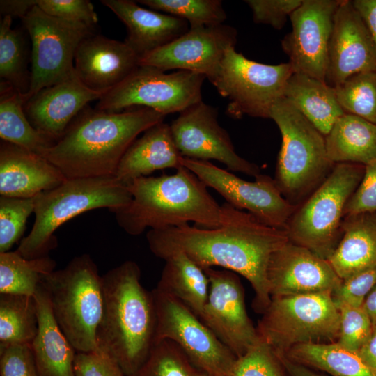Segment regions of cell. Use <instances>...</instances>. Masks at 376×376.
<instances>
[{
	"mask_svg": "<svg viewBox=\"0 0 376 376\" xmlns=\"http://www.w3.org/2000/svg\"><path fill=\"white\" fill-rule=\"evenodd\" d=\"M221 223L215 228L187 224L150 229L146 234L149 248L163 260L182 252L203 270L221 267L239 274L254 291V310L263 313L271 302L269 262L272 255L289 241L287 233L264 224L228 203L221 205Z\"/></svg>",
	"mask_w": 376,
	"mask_h": 376,
	"instance_id": "cell-1",
	"label": "cell"
},
{
	"mask_svg": "<svg viewBox=\"0 0 376 376\" xmlns=\"http://www.w3.org/2000/svg\"><path fill=\"white\" fill-rule=\"evenodd\" d=\"M165 117L148 107L112 112L88 105L42 156L66 179L115 175L138 135Z\"/></svg>",
	"mask_w": 376,
	"mask_h": 376,
	"instance_id": "cell-2",
	"label": "cell"
},
{
	"mask_svg": "<svg viewBox=\"0 0 376 376\" xmlns=\"http://www.w3.org/2000/svg\"><path fill=\"white\" fill-rule=\"evenodd\" d=\"M140 279L141 269L132 260L102 276L104 308L97 345L117 361L125 376L136 375L155 341V303Z\"/></svg>",
	"mask_w": 376,
	"mask_h": 376,
	"instance_id": "cell-3",
	"label": "cell"
},
{
	"mask_svg": "<svg viewBox=\"0 0 376 376\" xmlns=\"http://www.w3.org/2000/svg\"><path fill=\"white\" fill-rule=\"evenodd\" d=\"M207 187L185 166L171 175L140 177L128 185L130 203L113 214L119 226L131 235H139L147 228L189 222L201 228H215L221 223V205Z\"/></svg>",
	"mask_w": 376,
	"mask_h": 376,
	"instance_id": "cell-4",
	"label": "cell"
},
{
	"mask_svg": "<svg viewBox=\"0 0 376 376\" xmlns=\"http://www.w3.org/2000/svg\"><path fill=\"white\" fill-rule=\"evenodd\" d=\"M131 201L128 186L115 175L66 179L35 197L32 229L17 251L26 259L47 256L58 244L55 231L67 221L99 208L113 213Z\"/></svg>",
	"mask_w": 376,
	"mask_h": 376,
	"instance_id": "cell-5",
	"label": "cell"
},
{
	"mask_svg": "<svg viewBox=\"0 0 376 376\" xmlns=\"http://www.w3.org/2000/svg\"><path fill=\"white\" fill-rule=\"evenodd\" d=\"M40 285L54 317L77 352L97 349V331L104 308L102 276L88 254L45 275Z\"/></svg>",
	"mask_w": 376,
	"mask_h": 376,
	"instance_id": "cell-6",
	"label": "cell"
},
{
	"mask_svg": "<svg viewBox=\"0 0 376 376\" xmlns=\"http://www.w3.org/2000/svg\"><path fill=\"white\" fill-rule=\"evenodd\" d=\"M269 118L282 141L274 181L283 197L299 205L329 175L334 166L328 158L325 137L285 97L272 107Z\"/></svg>",
	"mask_w": 376,
	"mask_h": 376,
	"instance_id": "cell-7",
	"label": "cell"
},
{
	"mask_svg": "<svg viewBox=\"0 0 376 376\" xmlns=\"http://www.w3.org/2000/svg\"><path fill=\"white\" fill-rule=\"evenodd\" d=\"M364 169L359 164H335L326 179L290 217L285 228L289 241L327 260L341 237L345 205Z\"/></svg>",
	"mask_w": 376,
	"mask_h": 376,
	"instance_id": "cell-8",
	"label": "cell"
},
{
	"mask_svg": "<svg viewBox=\"0 0 376 376\" xmlns=\"http://www.w3.org/2000/svg\"><path fill=\"white\" fill-rule=\"evenodd\" d=\"M339 324L331 293H311L272 297L257 331L260 338L282 356L297 345L336 342Z\"/></svg>",
	"mask_w": 376,
	"mask_h": 376,
	"instance_id": "cell-9",
	"label": "cell"
},
{
	"mask_svg": "<svg viewBox=\"0 0 376 376\" xmlns=\"http://www.w3.org/2000/svg\"><path fill=\"white\" fill-rule=\"evenodd\" d=\"M293 72L289 62L264 64L251 61L230 47L211 83L221 96L229 100L226 111L232 117L240 118L247 115L269 118L272 106L283 97Z\"/></svg>",
	"mask_w": 376,
	"mask_h": 376,
	"instance_id": "cell-10",
	"label": "cell"
},
{
	"mask_svg": "<svg viewBox=\"0 0 376 376\" xmlns=\"http://www.w3.org/2000/svg\"><path fill=\"white\" fill-rule=\"evenodd\" d=\"M31 42V78L26 102L40 90L75 73L74 60L81 42L94 33L86 24L52 17L37 5L22 19Z\"/></svg>",
	"mask_w": 376,
	"mask_h": 376,
	"instance_id": "cell-11",
	"label": "cell"
},
{
	"mask_svg": "<svg viewBox=\"0 0 376 376\" xmlns=\"http://www.w3.org/2000/svg\"><path fill=\"white\" fill-rule=\"evenodd\" d=\"M205 76L178 70L166 74L154 67L139 65L127 79L104 94L95 108L119 112L134 107H148L164 116L180 113L202 100Z\"/></svg>",
	"mask_w": 376,
	"mask_h": 376,
	"instance_id": "cell-12",
	"label": "cell"
},
{
	"mask_svg": "<svg viewBox=\"0 0 376 376\" xmlns=\"http://www.w3.org/2000/svg\"><path fill=\"white\" fill-rule=\"evenodd\" d=\"M156 314L155 343H175L199 369L210 376L231 375L237 357L189 308L159 291H152Z\"/></svg>",
	"mask_w": 376,
	"mask_h": 376,
	"instance_id": "cell-13",
	"label": "cell"
},
{
	"mask_svg": "<svg viewBox=\"0 0 376 376\" xmlns=\"http://www.w3.org/2000/svg\"><path fill=\"white\" fill-rule=\"evenodd\" d=\"M182 165L207 187L216 190L226 203L246 210L267 226L285 230L290 217L298 207L283 197L274 179L268 175L260 174L251 182L209 161L183 157Z\"/></svg>",
	"mask_w": 376,
	"mask_h": 376,
	"instance_id": "cell-14",
	"label": "cell"
},
{
	"mask_svg": "<svg viewBox=\"0 0 376 376\" xmlns=\"http://www.w3.org/2000/svg\"><path fill=\"white\" fill-rule=\"evenodd\" d=\"M217 109L202 100L180 113L170 125L175 144L183 157L217 160L228 170L256 178L260 169L240 157L230 137L218 123Z\"/></svg>",
	"mask_w": 376,
	"mask_h": 376,
	"instance_id": "cell-15",
	"label": "cell"
},
{
	"mask_svg": "<svg viewBox=\"0 0 376 376\" xmlns=\"http://www.w3.org/2000/svg\"><path fill=\"white\" fill-rule=\"evenodd\" d=\"M210 287L201 320L238 358L260 340L249 318L243 287L236 273L204 269Z\"/></svg>",
	"mask_w": 376,
	"mask_h": 376,
	"instance_id": "cell-16",
	"label": "cell"
},
{
	"mask_svg": "<svg viewBox=\"0 0 376 376\" xmlns=\"http://www.w3.org/2000/svg\"><path fill=\"white\" fill-rule=\"evenodd\" d=\"M342 0H303L290 15L292 31L281 41L293 72L325 81L335 13Z\"/></svg>",
	"mask_w": 376,
	"mask_h": 376,
	"instance_id": "cell-17",
	"label": "cell"
},
{
	"mask_svg": "<svg viewBox=\"0 0 376 376\" xmlns=\"http://www.w3.org/2000/svg\"><path fill=\"white\" fill-rule=\"evenodd\" d=\"M237 31L231 26L190 28L171 42L140 58L139 65L200 73L211 82L218 75L226 51L235 47Z\"/></svg>",
	"mask_w": 376,
	"mask_h": 376,
	"instance_id": "cell-18",
	"label": "cell"
},
{
	"mask_svg": "<svg viewBox=\"0 0 376 376\" xmlns=\"http://www.w3.org/2000/svg\"><path fill=\"white\" fill-rule=\"evenodd\" d=\"M369 71H376V45L352 1L342 0L334 17L325 82L335 88Z\"/></svg>",
	"mask_w": 376,
	"mask_h": 376,
	"instance_id": "cell-19",
	"label": "cell"
},
{
	"mask_svg": "<svg viewBox=\"0 0 376 376\" xmlns=\"http://www.w3.org/2000/svg\"><path fill=\"white\" fill-rule=\"evenodd\" d=\"M267 281L272 297L332 292L342 279L327 260L288 241L271 256Z\"/></svg>",
	"mask_w": 376,
	"mask_h": 376,
	"instance_id": "cell-20",
	"label": "cell"
},
{
	"mask_svg": "<svg viewBox=\"0 0 376 376\" xmlns=\"http://www.w3.org/2000/svg\"><path fill=\"white\" fill-rule=\"evenodd\" d=\"M139 61L125 41L93 33L78 46L74 68L86 87L104 95L127 79L139 66Z\"/></svg>",
	"mask_w": 376,
	"mask_h": 376,
	"instance_id": "cell-21",
	"label": "cell"
},
{
	"mask_svg": "<svg viewBox=\"0 0 376 376\" xmlns=\"http://www.w3.org/2000/svg\"><path fill=\"white\" fill-rule=\"evenodd\" d=\"M102 95L86 87L75 72L30 97L24 104V111L36 129L56 141L88 104Z\"/></svg>",
	"mask_w": 376,
	"mask_h": 376,
	"instance_id": "cell-22",
	"label": "cell"
},
{
	"mask_svg": "<svg viewBox=\"0 0 376 376\" xmlns=\"http://www.w3.org/2000/svg\"><path fill=\"white\" fill-rule=\"evenodd\" d=\"M66 178L42 155L3 141L0 145V195L33 198Z\"/></svg>",
	"mask_w": 376,
	"mask_h": 376,
	"instance_id": "cell-23",
	"label": "cell"
},
{
	"mask_svg": "<svg viewBox=\"0 0 376 376\" xmlns=\"http://www.w3.org/2000/svg\"><path fill=\"white\" fill-rule=\"evenodd\" d=\"M125 24V41L142 57L174 41L190 29L180 17L146 9L130 0H102Z\"/></svg>",
	"mask_w": 376,
	"mask_h": 376,
	"instance_id": "cell-24",
	"label": "cell"
},
{
	"mask_svg": "<svg viewBox=\"0 0 376 376\" xmlns=\"http://www.w3.org/2000/svg\"><path fill=\"white\" fill-rule=\"evenodd\" d=\"M183 157L178 150L170 125L164 121L148 128L124 154L115 176L127 186L135 179L152 172L182 167Z\"/></svg>",
	"mask_w": 376,
	"mask_h": 376,
	"instance_id": "cell-25",
	"label": "cell"
},
{
	"mask_svg": "<svg viewBox=\"0 0 376 376\" xmlns=\"http://www.w3.org/2000/svg\"><path fill=\"white\" fill-rule=\"evenodd\" d=\"M38 326L31 344L39 376H74L76 350L57 324L42 286L34 295Z\"/></svg>",
	"mask_w": 376,
	"mask_h": 376,
	"instance_id": "cell-26",
	"label": "cell"
},
{
	"mask_svg": "<svg viewBox=\"0 0 376 376\" xmlns=\"http://www.w3.org/2000/svg\"><path fill=\"white\" fill-rule=\"evenodd\" d=\"M342 235L327 259L342 279L376 268V212L345 216Z\"/></svg>",
	"mask_w": 376,
	"mask_h": 376,
	"instance_id": "cell-27",
	"label": "cell"
},
{
	"mask_svg": "<svg viewBox=\"0 0 376 376\" xmlns=\"http://www.w3.org/2000/svg\"><path fill=\"white\" fill-rule=\"evenodd\" d=\"M283 97L324 136L345 113L334 88L304 74L293 72L285 85Z\"/></svg>",
	"mask_w": 376,
	"mask_h": 376,
	"instance_id": "cell-28",
	"label": "cell"
},
{
	"mask_svg": "<svg viewBox=\"0 0 376 376\" xmlns=\"http://www.w3.org/2000/svg\"><path fill=\"white\" fill-rule=\"evenodd\" d=\"M324 137L328 158L334 164L366 166L376 159V125L359 116L344 113Z\"/></svg>",
	"mask_w": 376,
	"mask_h": 376,
	"instance_id": "cell-29",
	"label": "cell"
},
{
	"mask_svg": "<svg viewBox=\"0 0 376 376\" xmlns=\"http://www.w3.org/2000/svg\"><path fill=\"white\" fill-rule=\"evenodd\" d=\"M156 288L178 299L200 318L210 283L205 271L182 252L166 258Z\"/></svg>",
	"mask_w": 376,
	"mask_h": 376,
	"instance_id": "cell-30",
	"label": "cell"
},
{
	"mask_svg": "<svg viewBox=\"0 0 376 376\" xmlns=\"http://www.w3.org/2000/svg\"><path fill=\"white\" fill-rule=\"evenodd\" d=\"M25 97L6 81L1 82L0 136L29 151L42 155L56 142L36 129L24 111Z\"/></svg>",
	"mask_w": 376,
	"mask_h": 376,
	"instance_id": "cell-31",
	"label": "cell"
},
{
	"mask_svg": "<svg viewBox=\"0 0 376 376\" xmlns=\"http://www.w3.org/2000/svg\"><path fill=\"white\" fill-rule=\"evenodd\" d=\"M285 356L306 366L314 367L332 376H376L357 352L338 343H304L292 347Z\"/></svg>",
	"mask_w": 376,
	"mask_h": 376,
	"instance_id": "cell-32",
	"label": "cell"
},
{
	"mask_svg": "<svg viewBox=\"0 0 376 376\" xmlns=\"http://www.w3.org/2000/svg\"><path fill=\"white\" fill-rule=\"evenodd\" d=\"M38 326L34 296L0 295V348L15 344L31 345Z\"/></svg>",
	"mask_w": 376,
	"mask_h": 376,
	"instance_id": "cell-33",
	"label": "cell"
},
{
	"mask_svg": "<svg viewBox=\"0 0 376 376\" xmlns=\"http://www.w3.org/2000/svg\"><path fill=\"white\" fill-rule=\"evenodd\" d=\"M55 267L49 256L26 259L17 250L0 253V294L34 296L42 278Z\"/></svg>",
	"mask_w": 376,
	"mask_h": 376,
	"instance_id": "cell-34",
	"label": "cell"
},
{
	"mask_svg": "<svg viewBox=\"0 0 376 376\" xmlns=\"http://www.w3.org/2000/svg\"><path fill=\"white\" fill-rule=\"evenodd\" d=\"M12 17L4 16L0 22V77L25 96L30 86L31 62L23 33L11 27Z\"/></svg>",
	"mask_w": 376,
	"mask_h": 376,
	"instance_id": "cell-35",
	"label": "cell"
},
{
	"mask_svg": "<svg viewBox=\"0 0 376 376\" xmlns=\"http://www.w3.org/2000/svg\"><path fill=\"white\" fill-rule=\"evenodd\" d=\"M334 88L345 113L376 125V71L354 75Z\"/></svg>",
	"mask_w": 376,
	"mask_h": 376,
	"instance_id": "cell-36",
	"label": "cell"
},
{
	"mask_svg": "<svg viewBox=\"0 0 376 376\" xmlns=\"http://www.w3.org/2000/svg\"><path fill=\"white\" fill-rule=\"evenodd\" d=\"M139 3L186 20L190 28L222 24L226 13L220 0H139Z\"/></svg>",
	"mask_w": 376,
	"mask_h": 376,
	"instance_id": "cell-37",
	"label": "cell"
},
{
	"mask_svg": "<svg viewBox=\"0 0 376 376\" xmlns=\"http://www.w3.org/2000/svg\"><path fill=\"white\" fill-rule=\"evenodd\" d=\"M135 376H210L197 368L173 341L155 343L151 352Z\"/></svg>",
	"mask_w": 376,
	"mask_h": 376,
	"instance_id": "cell-38",
	"label": "cell"
},
{
	"mask_svg": "<svg viewBox=\"0 0 376 376\" xmlns=\"http://www.w3.org/2000/svg\"><path fill=\"white\" fill-rule=\"evenodd\" d=\"M34 209L35 197H0V253L9 251L21 239Z\"/></svg>",
	"mask_w": 376,
	"mask_h": 376,
	"instance_id": "cell-39",
	"label": "cell"
},
{
	"mask_svg": "<svg viewBox=\"0 0 376 376\" xmlns=\"http://www.w3.org/2000/svg\"><path fill=\"white\" fill-rule=\"evenodd\" d=\"M279 358L261 339L237 358L230 376H283Z\"/></svg>",
	"mask_w": 376,
	"mask_h": 376,
	"instance_id": "cell-40",
	"label": "cell"
},
{
	"mask_svg": "<svg viewBox=\"0 0 376 376\" xmlns=\"http://www.w3.org/2000/svg\"><path fill=\"white\" fill-rule=\"evenodd\" d=\"M339 333L336 343L357 352L367 340L373 330V324L362 307L340 306Z\"/></svg>",
	"mask_w": 376,
	"mask_h": 376,
	"instance_id": "cell-41",
	"label": "cell"
},
{
	"mask_svg": "<svg viewBox=\"0 0 376 376\" xmlns=\"http://www.w3.org/2000/svg\"><path fill=\"white\" fill-rule=\"evenodd\" d=\"M376 285V268L355 274L342 280L332 292L336 307L349 306L361 307L366 297Z\"/></svg>",
	"mask_w": 376,
	"mask_h": 376,
	"instance_id": "cell-42",
	"label": "cell"
},
{
	"mask_svg": "<svg viewBox=\"0 0 376 376\" xmlns=\"http://www.w3.org/2000/svg\"><path fill=\"white\" fill-rule=\"evenodd\" d=\"M37 6L52 17L95 26L98 17L88 0H38Z\"/></svg>",
	"mask_w": 376,
	"mask_h": 376,
	"instance_id": "cell-43",
	"label": "cell"
},
{
	"mask_svg": "<svg viewBox=\"0 0 376 376\" xmlns=\"http://www.w3.org/2000/svg\"><path fill=\"white\" fill-rule=\"evenodd\" d=\"M303 0H246L252 10L255 23L282 29L288 17L301 4Z\"/></svg>",
	"mask_w": 376,
	"mask_h": 376,
	"instance_id": "cell-44",
	"label": "cell"
},
{
	"mask_svg": "<svg viewBox=\"0 0 376 376\" xmlns=\"http://www.w3.org/2000/svg\"><path fill=\"white\" fill-rule=\"evenodd\" d=\"M1 376H39L30 344L0 348Z\"/></svg>",
	"mask_w": 376,
	"mask_h": 376,
	"instance_id": "cell-45",
	"label": "cell"
},
{
	"mask_svg": "<svg viewBox=\"0 0 376 376\" xmlns=\"http://www.w3.org/2000/svg\"><path fill=\"white\" fill-rule=\"evenodd\" d=\"M74 376H125L117 361L97 347L89 352H77Z\"/></svg>",
	"mask_w": 376,
	"mask_h": 376,
	"instance_id": "cell-46",
	"label": "cell"
},
{
	"mask_svg": "<svg viewBox=\"0 0 376 376\" xmlns=\"http://www.w3.org/2000/svg\"><path fill=\"white\" fill-rule=\"evenodd\" d=\"M363 212H376V159L365 166L363 178L345 205L344 217Z\"/></svg>",
	"mask_w": 376,
	"mask_h": 376,
	"instance_id": "cell-47",
	"label": "cell"
},
{
	"mask_svg": "<svg viewBox=\"0 0 376 376\" xmlns=\"http://www.w3.org/2000/svg\"><path fill=\"white\" fill-rule=\"evenodd\" d=\"M376 45V0L352 1Z\"/></svg>",
	"mask_w": 376,
	"mask_h": 376,
	"instance_id": "cell-48",
	"label": "cell"
},
{
	"mask_svg": "<svg viewBox=\"0 0 376 376\" xmlns=\"http://www.w3.org/2000/svg\"><path fill=\"white\" fill-rule=\"evenodd\" d=\"M38 4V0H1V14L4 16L24 17L28 12Z\"/></svg>",
	"mask_w": 376,
	"mask_h": 376,
	"instance_id": "cell-49",
	"label": "cell"
},
{
	"mask_svg": "<svg viewBox=\"0 0 376 376\" xmlns=\"http://www.w3.org/2000/svg\"><path fill=\"white\" fill-rule=\"evenodd\" d=\"M363 361L376 373V327L373 330L367 340L357 351Z\"/></svg>",
	"mask_w": 376,
	"mask_h": 376,
	"instance_id": "cell-50",
	"label": "cell"
},
{
	"mask_svg": "<svg viewBox=\"0 0 376 376\" xmlns=\"http://www.w3.org/2000/svg\"><path fill=\"white\" fill-rule=\"evenodd\" d=\"M284 370L290 376H322L310 370L307 366L295 362L285 355L278 356Z\"/></svg>",
	"mask_w": 376,
	"mask_h": 376,
	"instance_id": "cell-51",
	"label": "cell"
},
{
	"mask_svg": "<svg viewBox=\"0 0 376 376\" xmlns=\"http://www.w3.org/2000/svg\"><path fill=\"white\" fill-rule=\"evenodd\" d=\"M361 307L368 315L373 326L376 327V285L366 297Z\"/></svg>",
	"mask_w": 376,
	"mask_h": 376,
	"instance_id": "cell-52",
	"label": "cell"
},
{
	"mask_svg": "<svg viewBox=\"0 0 376 376\" xmlns=\"http://www.w3.org/2000/svg\"><path fill=\"white\" fill-rule=\"evenodd\" d=\"M219 376H230V375H219Z\"/></svg>",
	"mask_w": 376,
	"mask_h": 376,
	"instance_id": "cell-53",
	"label": "cell"
}]
</instances>
